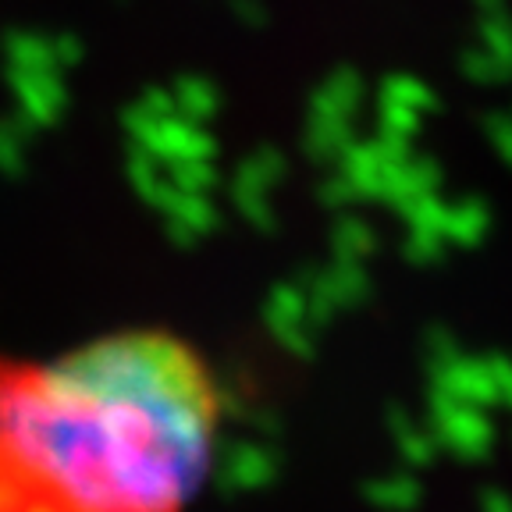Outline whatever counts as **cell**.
I'll list each match as a JSON object with an SVG mask.
<instances>
[{"mask_svg": "<svg viewBox=\"0 0 512 512\" xmlns=\"http://www.w3.org/2000/svg\"><path fill=\"white\" fill-rule=\"evenodd\" d=\"M217 420L207 363L168 331L0 356V512H185Z\"/></svg>", "mask_w": 512, "mask_h": 512, "instance_id": "6da1fadb", "label": "cell"}]
</instances>
